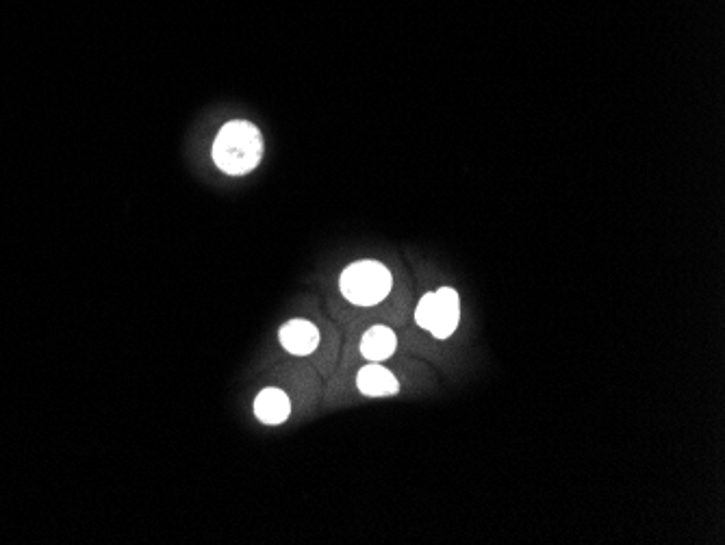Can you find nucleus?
Instances as JSON below:
<instances>
[{
    "mask_svg": "<svg viewBox=\"0 0 725 545\" xmlns=\"http://www.w3.org/2000/svg\"><path fill=\"white\" fill-rule=\"evenodd\" d=\"M263 137L259 129L250 122L233 120L222 126L215 137L213 161L222 172L231 176L248 174L261 163Z\"/></svg>",
    "mask_w": 725,
    "mask_h": 545,
    "instance_id": "1",
    "label": "nucleus"
},
{
    "mask_svg": "<svg viewBox=\"0 0 725 545\" xmlns=\"http://www.w3.org/2000/svg\"><path fill=\"white\" fill-rule=\"evenodd\" d=\"M393 285L391 272L378 261H356L341 274V294L359 307H374L383 302Z\"/></svg>",
    "mask_w": 725,
    "mask_h": 545,
    "instance_id": "2",
    "label": "nucleus"
},
{
    "mask_svg": "<svg viewBox=\"0 0 725 545\" xmlns=\"http://www.w3.org/2000/svg\"><path fill=\"white\" fill-rule=\"evenodd\" d=\"M461 320L459 294L450 287H441L435 294H426L417 304L415 322L437 339L450 337Z\"/></svg>",
    "mask_w": 725,
    "mask_h": 545,
    "instance_id": "3",
    "label": "nucleus"
},
{
    "mask_svg": "<svg viewBox=\"0 0 725 545\" xmlns=\"http://www.w3.org/2000/svg\"><path fill=\"white\" fill-rule=\"evenodd\" d=\"M281 344L296 357H307L320 344V331L309 320H291L281 328Z\"/></svg>",
    "mask_w": 725,
    "mask_h": 545,
    "instance_id": "4",
    "label": "nucleus"
},
{
    "mask_svg": "<svg viewBox=\"0 0 725 545\" xmlns=\"http://www.w3.org/2000/svg\"><path fill=\"white\" fill-rule=\"evenodd\" d=\"M356 385H359V391L365 396L372 398H385V396H396L400 391V383L398 378L393 376L387 367L372 363L363 367L356 376Z\"/></svg>",
    "mask_w": 725,
    "mask_h": 545,
    "instance_id": "5",
    "label": "nucleus"
},
{
    "mask_svg": "<svg viewBox=\"0 0 725 545\" xmlns=\"http://www.w3.org/2000/svg\"><path fill=\"white\" fill-rule=\"evenodd\" d=\"M254 413H257V417L263 424H270V426L283 424L291 413V402L285 391L276 389V387H267L257 396V402H254Z\"/></svg>",
    "mask_w": 725,
    "mask_h": 545,
    "instance_id": "6",
    "label": "nucleus"
},
{
    "mask_svg": "<svg viewBox=\"0 0 725 545\" xmlns=\"http://www.w3.org/2000/svg\"><path fill=\"white\" fill-rule=\"evenodd\" d=\"M398 348V339L396 333L391 331L387 326H374L363 335L361 341V354L365 359H370L372 363H380L389 359L393 352Z\"/></svg>",
    "mask_w": 725,
    "mask_h": 545,
    "instance_id": "7",
    "label": "nucleus"
}]
</instances>
